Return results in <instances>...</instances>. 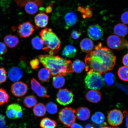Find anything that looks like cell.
Wrapping results in <instances>:
<instances>
[{"label": "cell", "mask_w": 128, "mask_h": 128, "mask_svg": "<svg viewBox=\"0 0 128 128\" xmlns=\"http://www.w3.org/2000/svg\"><path fill=\"white\" fill-rule=\"evenodd\" d=\"M116 60L113 52L100 42L86 56V70L87 73L96 72L102 75L112 70Z\"/></svg>", "instance_id": "obj_1"}, {"label": "cell", "mask_w": 128, "mask_h": 128, "mask_svg": "<svg viewBox=\"0 0 128 128\" xmlns=\"http://www.w3.org/2000/svg\"><path fill=\"white\" fill-rule=\"evenodd\" d=\"M38 60L45 68L49 70L52 76H64L74 72L72 63L71 61L65 60L58 56L40 55L38 56Z\"/></svg>", "instance_id": "obj_2"}, {"label": "cell", "mask_w": 128, "mask_h": 128, "mask_svg": "<svg viewBox=\"0 0 128 128\" xmlns=\"http://www.w3.org/2000/svg\"><path fill=\"white\" fill-rule=\"evenodd\" d=\"M40 36L45 46L42 49L50 56H54L60 52L61 42L59 38L53 32L52 29L46 28L40 32Z\"/></svg>", "instance_id": "obj_3"}, {"label": "cell", "mask_w": 128, "mask_h": 128, "mask_svg": "<svg viewBox=\"0 0 128 128\" xmlns=\"http://www.w3.org/2000/svg\"><path fill=\"white\" fill-rule=\"evenodd\" d=\"M84 79V82L88 88L93 90H99L104 86L103 78L102 75L96 72L87 73Z\"/></svg>", "instance_id": "obj_4"}, {"label": "cell", "mask_w": 128, "mask_h": 128, "mask_svg": "<svg viewBox=\"0 0 128 128\" xmlns=\"http://www.w3.org/2000/svg\"><path fill=\"white\" fill-rule=\"evenodd\" d=\"M59 119L67 127H69L76 121V110L70 107H66L59 113Z\"/></svg>", "instance_id": "obj_5"}, {"label": "cell", "mask_w": 128, "mask_h": 128, "mask_svg": "<svg viewBox=\"0 0 128 128\" xmlns=\"http://www.w3.org/2000/svg\"><path fill=\"white\" fill-rule=\"evenodd\" d=\"M107 44L110 48L120 50L128 48V41L124 38L116 35L109 36L107 39Z\"/></svg>", "instance_id": "obj_6"}, {"label": "cell", "mask_w": 128, "mask_h": 128, "mask_svg": "<svg viewBox=\"0 0 128 128\" xmlns=\"http://www.w3.org/2000/svg\"><path fill=\"white\" fill-rule=\"evenodd\" d=\"M72 92L67 89H60L56 96V100L60 104L65 106L71 103L73 100Z\"/></svg>", "instance_id": "obj_7"}, {"label": "cell", "mask_w": 128, "mask_h": 128, "mask_svg": "<svg viewBox=\"0 0 128 128\" xmlns=\"http://www.w3.org/2000/svg\"><path fill=\"white\" fill-rule=\"evenodd\" d=\"M124 118V115L122 112L117 109L110 111L108 117V124L113 127L119 126L122 124Z\"/></svg>", "instance_id": "obj_8"}, {"label": "cell", "mask_w": 128, "mask_h": 128, "mask_svg": "<svg viewBox=\"0 0 128 128\" xmlns=\"http://www.w3.org/2000/svg\"><path fill=\"white\" fill-rule=\"evenodd\" d=\"M34 30L33 25L29 22L20 24L17 28V32L20 37L24 38L31 36Z\"/></svg>", "instance_id": "obj_9"}, {"label": "cell", "mask_w": 128, "mask_h": 128, "mask_svg": "<svg viewBox=\"0 0 128 128\" xmlns=\"http://www.w3.org/2000/svg\"><path fill=\"white\" fill-rule=\"evenodd\" d=\"M87 34L90 39L98 40L101 39L104 36L103 28L98 24L92 25L88 28Z\"/></svg>", "instance_id": "obj_10"}, {"label": "cell", "mask_w": 128, "mask_h": 128, "mask_svg": "<svg viewBox=\"0 0 128 128\" xmlns=\"http://www.w3.org/2000/svg\"><path fill=\"white\" fill-rule=\"evenodd\" d=\"M27 85L22 82H16L13 84L11 91L13 95L17 97H22L24 96L28 92Z\"/></svg>", "instance_id": "obj_11"}, {"label": "cell", "mask_w": 128, "mask_h": 128, "mask_svg": "<svg viewBox=\"0 0 128 128\" xmlns=\"http://www.w3.org/2000/svg\"><path fill=\"white\" fill-rule=\"evenodd\" d=\"M32 89L40 97L49 98L47 90L46 88L43 86L36 80L32 78L31 80Z\"/></svg>", "instance_id": "obj_12"}, {"label": "cell", "mask_w": 128, "mask_h": 128, "mask_svg": "<svg viewBox=\"0 0 128 128\" xmlns=\"http://www.w3.org/2000/svg\"><path fill=\"white\" fill-rule=\"evenodd\" d=\"M21 106L17 103L13 104L7 107L6 114L8 117L11 119H17L16 116L18 112L22 111Z\"/></svg>", "instance_id": "obj_13"}, {"label": "cell", "mask_w": 128, "mask_h": 128, "mask_svg": "<svg viewBox=\"0 0 128 128\" xmlns=\"http://www.w3.org/2000/svg\"><path fill=\"white\" fill-rule=\"evenodd\" d=\"M49 17L44 13L41 12L36 15L34 18V22L37 28H45L48 23Z\"/></svg>", "instance_id": "obj_14"}, {"label": "cell", "mask_w": 128, "mask_h": 128, "mask_svg": "<svg viewBox=\"0 0 128 128\" xmlns=\"http://www.w3.org/2000/svg\"><path fill=\"white\" fill-rule=\"evenodd\" d=\"M10 80L13 82H16L20 80L23 76L22 70L18 67H14L9 70L8 73Z\"/></svg>", "instance_id": "obj_15"}, {"label": "cell", "mask_w": 128, "mask_h": 128, "mask_svg": "<svg viewBox=\"0 0 128 128\" xmlns=\"http://www.w3.org/2000/svg\"><path fill=\"white\" fill-rule=\"evenodd\" d=\"M85 97L90 102L93 103H97L100 102L101 100L102 95L100 91L92 90L86 93Z\"/></svg>", "instance_id": "obj_16"}, {"label": "cell", "mask_w": 128, "mask_h": 128, "mask_svg": "<svg viewBox=\"0 0 128 128\" xmlns=\"http://www.w3.org/2000/svg\"><path fill=\"white\" fill-rule=\"evenodd\" d=\"M76 118L81 121H86L90 118L91 112L89 108L81 107L78 108L76 111Z\"/></svg>", "instance_id": "obj_17"}, {"label": "cell", "mask_w": 128, "mask_h": 128, "mask_svg": "<svg viewBox=\"0 0 128 128\" xmlns=\"http://www.w3.org/2000/svg\"><path fill=\"white\" fill-rule=\"evenodd\" d=\"M66 24L65 28L67 29L76 24L77 21V16L74 12H70L67 13L64 16Z\"/></svg>", "instance_id": "obj_18"}, {"label": "cell", "mask_w": 128, "mask_h": 128, "mask_svg": "<svg viewBox=\"0 0 128 128\" xmlns=\"http://www.w3.org/2000/svg\"><path fill=\"white\" fill-rule=\"evenodd\" d=\"M94 44L92 40L89 38H86L83 39L80 44V48L83 52H90L93 50Z\"/></svg>", "instance_id": "obj_19"}, {"label": "cell", "mask_w": 128, "mask_h": 128, "mask_svg": "<svg viewBox=\"0 0 128 128\" xmlns=\"http://www.w3.org/2000/svg\"><path fill=\"white\" fill-rule=\"evenodd\" d=\"M91 119L93 122L100 127L107 125V123L104 122L105 116L101 112H96L95 114L92 115Z\"/></svg>", "instance_id": "obj_20"}, {"label": "cell", "mask_w": 128, "mask_h": 128, "mask_svg": "<svg viewBox=\"0 0 128 128\" xmlns=\"http://www.w3.org/2000/svg\"><path fill=\"white\" fill-rule=\"evenodd\" d=\"M4 40L6 45L10 48L16 47L20 42L18 38L14 35L11 34L5 36Z\"/></svg>", "instance_id": "obj_21"}, {"label": "cell", "mask_w": 128, "mask_h": 128, "mask_svg": "<svg viewBox=\"0 0 128 128\" xmlns=\"http://www.w3.org/2000/svg\"><path fill=\"white\" fill-rule=\"evenodd\" d=\"M114 32L117 36L124 37L128 34V28L127 26L124 24H118L114 26Z\"/></svg>", "instance_id": "obj_22"}, {"label": "cell", "mask_w": 128, "mask_h": 128, "mask_svg": "<svg viewBox=\"0 0 128 128\" xmlns=\"http://www.w3.org/2000/svg\"><path fill=\"white\" fill-rule=\"evenodd\" d=\"M76 50L74 46L68 45L65 46L62 52V55L64 57L73 58L76 55Z\"/></svg>", "instance_id": "obj_23"}, {"label": "cell", "mask_w": 128, "mask_h": 128, "mask_svg": "<svg viewBox=\"0 0 128 128\" xmlns=\"http://www.w3.org/2000/svg\"><path fill=\"white\" fill-rule=\"evenodd\" d=\"M52 74L49 70L46 68H42L38 73V76L40 80L44 82H47L50 80Z\"/></svg>", "instance_id": "obj_24"}, {"label": "cell", "mask_w": 128, "mask_h": 128, "mask_svg": "<svg viewBox=\"0 0 128 128\" xmlns=\"http://www.w3.org/2000/svg\"><path fill=\"white\" fill-rule=\"evenodd\" d=\"M65 79L61 75H58L53 78L52 84L54 87L56 89H60L63 87L65 83Z\"/></svg>", "instance_id": "obj_25"}, {"label": "cell", "mask_w": 128, "mask_h": 128, "mask_svg": "<svg viewBox=\"0 0 128 128\" xmlns=\"http://www.w3.org/2000/svg\"><path fill=\"white\" fill-rule=\"evenodd\" d=\"M57 126L55 120L48 118H43L40 122V126L42 128H55Z\"/></svg>", "instance_id": "obj_26"}, {"label": "cell", "mask_w": 128, "mask_h": 128, "mask_svg": "<svg viewBox=\"0 0 128 128\" xmlns=\"http://www.w3.org/2000/svg\"><path fill=\"white\" fill-rule=\"evenodd\" d=\"M25 9L27 13L30 15L36 14L38 12L39 6L36 2H30L25 4Z\"/></svg>", "instance_id": "obj_27"}, {"label": "cell", "mask_w": 128, "mask_h": 128, "mask_svg": "<svg viewBox=\"0 0 128 128\" xmlns=\"http://www.w3.org/2000/svg\"><path fill=\"white\" fill-rule=\"evenodd\" d=\"M46 106L44 104L39 103L35 106L33 109V112L36 116H44L46 113Z\"/></svg>", "instance_id": "obj_28"}, {"label": "cell", "mask_w": 128, "mask_h": 128, "mask_svg": "<svg viewBox=\"0 0 128 128\" xmlns=\"http://www.w3.org/2000/svg\"><path fill=\"white\" fill-rule=\"evenodd\" d=\"M23 102L26 107L29 108H31L36 104L38 100L35 96L30 95L27 96L25 98Z\"/></svg>", "instance_id": "obj_29"}, {"label": "cell", "mask_w": 128, "mask_h": 128, "mask_svg": "<svg viewBox=\"0 0 128 128\" xmlns=\"http://www.w3.org/2000/svg\"><path fill=\"white\" fill-rule=\"evenodd\" d=\"M86 65L84 62L78 59L74 61L72 64L74 72L77 73H81L85 68Z\"/></svg>", "instance_id": "obj_30"}, {"label": "cell", "mask_w": 128, "mask_h": 128, "mask_svg": "<svg viewBox=\"0 0 128 128\" xmlns=\"http://www.w3.org/2000/svg\"><path fill=\"white\" fill-rule=\"evenodd\" d=\"M118 74L120 79L124 81H128V68L124 66L120 68L118 70Z\"/></svg>", "instance_id": "obj_31"}, {"label": "cell", "mask_w": 128, "mask_h": 128, "mask_svg": "<svg viewBox=\"0 0 128 128\" xmlns=\"http://www.w3.org/2000/svg\"><path fill=\"white\" fill-rule=\"evenodd\" d=\"M32 44L34 48L37 50H40L44 48V42L41 38L36 36L32 40Z\"/></svg>", "instance_id": "obj_32"}, {"label": "cell", "mask_w": 128, "mask_h": 128, "mask_svg": "<svg viewBox=\"0 0 128 128\" xmlns=\"http://www.w3.org/2000/svg\"><path fill=\"white\" fill-rule=\"evenodd\" d=\"M103 79L107 86H112L114 83L115 77L112 73L108 72L105 74Z\"/></svg>", "instance_id": "obj_33"}, {"label": "cell", "mask_w": 128, "mask_h": 128, "mask_svg": "<svg viewBox=\"0 0 128 128\" xmlns=\"http://www.w3.org/2000/svg\"><path fill=\"white\" fill-rule=\"evenodd\" d=\"M78 10L82 14L84 18H90L92 16V13L90 8L79 6L78 8Z\"/></svg>", "instance_id": "obj_34"}, {"label": "cell", "mask_w": 128, "mask_h": 128, "mask_svg": "<svg viewBox=\"0 0 128 128\" xmlns=\"http://www.w3.org/2000/svg\"><path fill=\"white\" fill-rule=\"evenodd\" d=\"M9 96L5 90L0 88V106L7 103L8 101Z\"/></svg>", "instance_id": "obj_35"}, {"label": "cell", "mask_w": 128, "mask_h": 128, "mask_svg": "<svg viewBox=\"0 0 128 128\" xmlns=\"http://www.w3.org/2000/svg\"><path fill=\"white\" fill-rule=\"evenodd\" d=\"M17 5L20 7H23L25 4L30 2H33L36 3L39 6H41L42 5V0H14Z\"/></svg>", "instance_id": "obj_36"}, {"label": "cell", "mask_w": 128, "mask_h": 128, "mask_svg": "<svg viewBox=\"0 0 128 128\" xmlns=\"http://www.w3.org/2000/svg\"><path fill=\"white\" fill-rule=\"evenodd\" d=\"M46 110L51 114H55L58 110L57 106L52 102H50L47 104L46 107Z\"/></svg>", "instance_id": "obj_37"}, {"label": "cell", "mask_w": 128, "mask_h": 128, "mask_svg": "<svg viewBox=\"0 0 128 128\" xmlns=\"http://www.w3.org/2000/svg\"><path fill=\"white\" fill-rule=\"evenodd\" d=\"M7 79V72L5 69L0 68V84L4 82Z\"/></svg>", "instance_id": "obj_38"}, {"label": "cell", "mask_w": 128, "mask_h": 128, "mask_svg": "<svg viewBox=\"0 0 128 128\" xmlns=\"http://www.w3.org/2000/svg\"><path fill=\"white\" fill-rule=\"evenodd\" d=\"M30 64L32 68L34 70L37 69L39 68L40 61L37 58L33 59L31 61Z\"/></svg>", "instance_id": "obj_39"}, {"label": "cell", "mask_w": 128, "mask_h": 128, "mask_svg": "<svg viewBox=\"0 0 128 128\" xmlns=\"http://www.w3.org/2000/svg\"><path fill=\"white\" fill-rule=\"evenodd\" d=\"M8 49L5 44L0 42V56L4 55L7 52Z\"/></svg>", "instance_id": "obj_40"}, {"label": "cell", "mask_w": 128, "mask_h": 128, "mask_svg": "<svg viewBox=\"0 0 128 128\" xmlns=\"http://www.w3.org/2000/svg\"><path fill=\"white\" fill-rule=\"evenodd\" d=\"M82 34V33L81 32L76 31V30H74L72 32L71 36L74 39L78 40L79 39Z\"/></svg>", "instance_id": "obj_41"}, {"label": "cell", "mask_w": 128, "mask_h": 128, "mask_svg": "<svg viewBox=\"0 0 128 128\" xmlns=\"http://www.w3.org/2000/svg\"><path fill=\"white\" fill-rule=\"evenodd\" d=\"M121 20L123 24H128V12H125L122 14L121 16Z\"/></svg>", "instance_id": "obj_42"}, {"label": "cell", "mask_w": 128, "mask_h": 128, "mask_svg": "<svg viewBox=\"0 0 128 128\" xmlns=\"http://www.w3.org/2000/svg\"><path fill=\"white\" fill-rule=\"evenodd\" d=\"M6 125L5 118L2 115L0 114V128H4Z\"/></svg>", "instance_id": "obj_43"}, {"label": "cell", "mask_w": 128, "mask_h": 128, "mask_svg": "<svg viewBox=\"0 0 128 128\" xmlns=\"http://www.w3.org/2000/svg\"><path fill=\"white\" fill-rule=\"evenodd\" d=\"M128 54H126L123 57L122 62L125 66L128 67Z\"/></svg>", "instance_id": "obj_44"}, {"label": "cell", "mask_w": 128, "mask_h": 128, "mask_svg": "<svg viewBox=\"0 0 128 128\" xmlns=\"http://www.w3.org/2000/svg\"><path fill=\"white\" fill-rule=\"evenodd\" d=\"M53 4H52L50 6L46 7L45 10V12L47 13H50L52 11Z\"/></svg>", "instance_id": "obj_45"}, {"label": "cell", "mask_w": 128, "mask_h": 128, "mask_svg": "<svg viewBox=\"0 0 128 128\" xmlns=\"http://www.w3.org/2000/svg\"><path fill=\"white\" fill-rule=\"evenodd\" d=\"M123 113H124V116L126 118V128H128V114L126 110H125Z\"/></svg>", "instance_id": "obj_46"}, {"label": "cell", "mask_w": 128, "mask_h": 128, "mask_svg": "<svg viewBox=\"0 0 128 128\" xmlns=\"http://www.w3.org/2000/svg\"><path fill=\"white\" fill-rule=\"evenodd\" d=\"M71 126V128H83L80 125L77 123H74Z\"/></svg>", "instance_id": "obj_47"}, {"label": "cell", "mask_w": 128, "mask_h": 128, "mask_svg": "<svg viewBox=\"0 0 128 128\" xmlns=\"http://www.w3.org/2000/svg\"><path fill=\"white\" fill-rule=\"evenodd\" d=\"M85 128H96L95 126L91 124H88L86 125Z\"/></svg>", "instance_id": "obj_48"}, {"label": "cell", "mask_w": 128, "mask_h": 128, "mask_svg": "<svg viewBox=\"0 0 128 128\" xmlns=\"http://www.w3.org/2000/svg\"><path fill=\"white\" fill-rule=\"evenodd\" d=\"M99 128H120L117 127H111L110 126H104L102 127H101Z\"/></svg>", "instance_id": "obj_49"}, {"label": "cell", "mask_w": 128, "mask_h": 128, "mask_svg": "<svg viewBox=\"0 0 128 128\" xmlns=\"http://www.w3.org/2000/svg\"><path fill=\"white\" fill-rule=\"evenodd\" d=\"M62 128V127H60V128Z\"/></svg>", "instance_id": "obj_50"}]
</instances>
